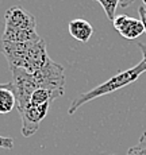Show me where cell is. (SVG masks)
<instances>
[{
	"instance_id": "obj_17",
	"label": "cell",
	"mask_w": 146,
	"mask_h": 155,
	"mask_svg": "<svg viewBox=\"0 0 146 155\" xmlns=\"http://www.w3.org/2000/svg\"><path fill=\"white\" fill-rule=\"evenodd\" d=\"M134 2H135V0H119V7L127 8V7H130Z\"/></svg>"
},
{
	"instance_id": "obj_1",
	"label": "cell",
	"mask_w": 146,
	"mask_h": 155,
	"mask_svg": "<svg viewBox=\"0 0 146 155\" xmlns=\"http://www.w3.org/2000/svg\"><path fill=\"white\" fill-rule=\"evenodd\" d=\"M146 71V68L144 65V62H139L137 66L131 68V69H127L124 71H121V73L115 74L114 77H111L110 80H107L106 82L103 84L95 86L93 89H91L89 92H85V93H81L74 99L72 103H70V107L68 109V113L69 115H73L77 109L80 108L81 105H84L85 103L88 101L93 100V99H97V97H102V96H106L108 93H112V92L118 91V89H122L124 86L133 84L134 81L138 80V77L141 76L142 73Z\"/></svg>"
},
{
	"instance_id": "obj_9",
	"label": "cell",
	"mask_w": 146,
	"mask_h": 155,
	"mask_svg": "<svg viewBox=\"0 0 146 155\" xmlns=\"http://www.w3.org/2000/svg\"><path fill=\"white\" fill-rule=\"evenodd\" d=\"M69 34L72 35L76 41L83 43H87L91 39L92 34H93V27L89 22L84 19H73L68 25Z\"/></svg>"
},
{
	"instance_id": "obj_5",
	"label": "cell",
	"mask_w": 146,
	"mask_h": 155,
	"mask_svg": "<svg viewBox=\"0 0 146 155\" xmlns=\"http://www.w3.org/2000/svg\"><path fill=\"white\" fill-rule=\"evenodd\" d=\"M5 27L22 28V30H35L37 20L35 16L20 5H14L5 11L4 15Z\"/></svg>"
},
{
	"instance_id": "obj_13",
	"label": "cell",
	"mask_w": 146,
	"mask_h": 155,
	"mask_svg": "<svg viewBox=\"0 0 146 155\" xmlns=\"http://www.w3.org/2000/svg\"><path fill=\"white\" fill-rule=\"evenodd\" d=\"M126 155H146V131L141 135L138 143L133 146Z\"/></svg>"
},
{
	"instance_id": "obj_2",
	"label": "cell",
	"mask_w": 146,
	"mask_h": 155,
	"mask_svg": "<svg viewBox=\"0 0 146 155\" xmlns=\"http://www.w3.org/2000/svg\"><path fill=\"white\" fill-rule=\"evenodd\" d=\"M10 70H11V76H12L10 85H11V91H12L15 96V103H16L15 107L20 112L23 108H26L30 104L32 93L35 92V89H38V86L32 73H29L27 70L16 66H10Z\"/></svg>"
},
{
	"instance_id": "obj_11",
	"label": "cell",
	"mask_w": 146,
	"mask_h": 155,
	"mask_svg": "<svg viewBox=\"0 0 146 155\" xmlns=\"http://www.w3.org/2000/svg\"><path fill=\"white\" fill-rule=\"evenodd\" d=\"M15 96L10 88L0 89V115H7L15 107Z\"/></svg>"
},
{
	"instance_id": "obj_19",
	"label": "cell",
	"mask_w": 146,
	"mask_h": 155,
	"mask_svg": "<svg viewBox=\"0 0 146 155\" xmlns=\"http://www.w3.org/2000/svg\"><path fill=\"white\" fill-rule=\"evenodd\" d=\"M142 5H145L146 7V0H142Z\"/></svg>"
},
{
	"instance_id": "obj_18",
	"label": "cell",
	"mask_w": 146,
	"mask_h": 155,
	"mask_svg": "<svg viewBox=\"0 0 146 155\" xmlns=\"http://www.w3.org/2000/svg\"><path fill=\"white\" fill-rule=\"evenodd\" d=\"M10 82H7V84H0V89H3V88H10Z\"/></svg>"
},
{
	"instance_id": "obj_16",
	"label": "cell",
	"mask_w": 146,
	"mask_h": 155,
	"mask_svg": "<svg viewBox=\"0 0 146 155\" xmlns=\"http://www.w3.org/2000/svg\"><path fill=\"white\" fill-rule=\"evenodd\" d=\"M138 47L141 49V53H142V62H144V65H145V68H146V43L138 42Z\"/></svg>"
},
{
	"instance_id": "obj_14",
	"label": "cell",
	"mask_w": 146,
	"mask_h": 155,
	"mask_svg": "<svg viewBox=\"0 0 146 155\" xmlns=\"http://www.w3.org/2000/svg\"><path fill=\"white\" fill-rule=\"evenodd\" d=\"M14 147V139L11 136H2L0 135V148L11 150Z\"/></svg>"
},
{
	"instance_id": "obj_20",
	"label": "cell",
	"mask_w": 146,
	"mask_h": 155,
	"mask_svg": "<svg viewBox=\"0 0 146 155\" xmlns=\"http://www.w3.org/2000/svg\"><path fill=\"white\" fill-rule=\"evenodd\" d=\"M112 155H114V154H112Z\"/></svg>"
},
{
	"instance_id": "obj_4",
	"label": "cell",
	"mask_w": 146,
	"mask_h": 155,
	"mask_svg": "<svg viewBox=\"0 0 146 155\" xmlns=\"http://www.w3.org/2000/svg\"><path fill=\"white\" fill-rule=\"evenodd\" d=\"M49 105L50 103L41 104V105H35V104L30 103L26 108H23L19 112L20 120H22V134L25 138L34 135L38 131L41 121L46 117Z\"/></svg>"
},
{
	"instance_id": "obj_8",
	"label": "cell",
	"mask_w": 146,
	"mask_h": 155,
	"mask_svg": "<svg viewBox=\"0 0 146 155\" xmlns=\"http://www.w3.org/2000/svg\"><path fill=\"white\" fill-rule=\"evenodd\" d=\"M39 35L35 30H22V28H12V27H4L3 35L0 41L4 42H16V43H25L31 42V41L39 39Z\"/></svg>"
},
{
	"instance_id": "obj_15",
	"label": "cell",
	"mask_w": 146,
	"mask_h": 155,
	"mask_svg": "<svg viewBox=\"0 0 146 155\" xmlns=\"http://www.w3.org/2000/svg\"><path fill=\"white\" fill-rule=\"evenodd\" d=\"M138 14H139V16H141V22H142V25H144V30L146 32V7L145 5H141V7L138 8Z\"/></svg>"
},
{
	"instance_id": "obj_12",
	"label": "cell",
	"mask_w": 146,
	"mask_h": 155,
	"mask_svg": "<svg viewBox=\"0 0 146 155\" xmlns=\"http://www.w3.org/2000/svg\"><path fill=\"white\" fill-rule=\"evenodd\" d=\"M96 2L103 7L107 18H108L110 20L114 19L115 12H117V8L119 7V0H96Z\"/></svg>"
},
{
	"instance_id": "obj_6",
	"label": "cell",
	"mask_w": 146,
	"mask_h": 155,
	"mask_svg": "<svg viewBox=\"0 0 146 155\" xmlns=\"http://www.w3.org/2000/svg\"><path fill=\"white\" fill-rule=\"evenodd\" d=\"M49 58L50 57L46 50V42L41 38V39L32 42L30 49L27 50V54H26L22 69L27 70L29 73H34V71L39 70L49 61Z\"/></svg>"
},
{
	"instance_id": "obj_3",
	"label": "cell",
	"mask_w": 146,
	"mask_h": 155,
	"mask_svg": "<svg viewBox=\"0 0 146 155\" xmlns=\"http://www.w3.org/2000/svg\"><path fill=\"white\" fill-rule=\"evenodd\" d=\"M32 76L38 88L58 92L61 96L65 93V70L50 58L39 70L34 71Z\"/></svg>"
},
{
	"instance_id": "obj_10",
	"label": "cell",
	"mask_w": 146,
	"mask_h": 155,
	"mask_svg": "<svg viewBox=\"0 0 146 155\" xmlns=\"http://www.w3.org/2000/svg\"><path fill=\"white\" fill-rule=\"evenodd\" d=\"M57 97H61V94H59L58 92L49 91V89L38 88V89H35V92L32 93L30 103H31V104H35V105H41V104L52 103V101L56 100Z\"/></svg>"
},
{
	"instance_id": "obj_7",
	"label": "cell",
	"mask_w": 146,
	"mask_h": 155,
	"mask_svg": "<svg viewBox=\"0 0 146 155\" xmlns=\"http://www.w3.org/2000/svg\"><path fill=\"white\" fill-rule=\"evenodd\" d=\"M112 25H114V28L127 41L137 39L139 35H142L145 32L144 25H142L141 20L129 18L127 15H118V16H115L112 19Z\"/></svg>"
}]
</instances>
